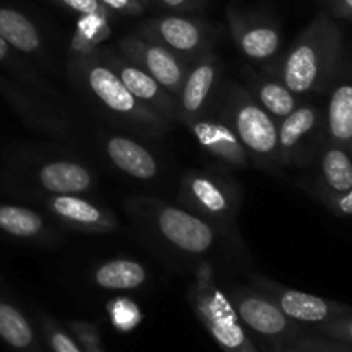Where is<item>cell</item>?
Here are the masks:
<instances>
[{
  "label": "cell",
  "instance_id": "1",
  "mask_svg": "<svg viewBox=\"0 0 352 352\" xmlns=\"http://www.w3.org/2000/svg\"><path fill=\"white\" fill-rule=\"evenodd\" d=\"M344 33L332 16L318 14L278 60L275 74L299 98L329 91L342 65Z\"/></svg>",
  "mask_w": 352,
  "mask_h": 352
},
{
  "label": "cell",
  "instance_id": "2",
  "mask_svg": "<svg viewBox=\"0 0 352 352\" xmlns=\"http://www.w3.org/2000/svg\"><path fill=\"white\" fill-rule=\"evenodd\" d=\"M69 76L72 85L113 122L143 136H162L170 129V122L144 107L126 88L98 50L71 54Z\"/></svg>",
  "mask_w": 352,
  "mask_h": 352
},
{
  "label": "cell",
  "instance_id": "3",
  "mask_svg": "<svg viewBox=\"0 0 352 352\" xmlns=\"http://www.w3.org/2000/svg\"><path fill=\"white\" fill-rule=\"evenodd\" d=\"M126 212L155 243L181 256H205L219 243L220 230L179 203L133 196L127 198Z\"/></svg>",
  "mask_w": 352,
  "mask_h": 352
},
{
  "label": "cell",
  "instance_id": "4",
  "mask_svg": "<svg viewBox=\"0 0 352 352\" xmlns=\"http://www.w3.org/2000/svg\"><path fill=\"white\" fill-rule=\"evenodd\" d=\"M212 110L236 133L254 167L268 174L282 170L277 120L258 105L248 88L237 81L222 82Z\"/></svg>",
  "mask_w": 352,
  "mask_h": 352
},
{
  "label": "cell",
  "instance_id": "5",
  "mask_svg": "<svg viewBox=\"0 0 352 352\" xmlns=\"http://www.w3.org/2000/svg\"><path fill=\"white\" fill-rule=\"evenodd\" d=\"M188 298L196 318L223 352H260L248 336L229 296L217 284L215 272L208 261H199L196 267Z\"/></svg>",
  "mask_w": 352,
  "mask_h": 352
},
{
  "label": "cell",
  "instance_id": "6",
  "mask_svg": "<svg viewBox=\"0 0 352 352\" xmlns=\"http://www.w3.org/2000/svg\"><path fill=\"white\" fill-rule=\"evenodd\" d=\"M179 205L205 219L222 232L232 229L243 206L241 189L220 170L191 168L182 174Z\"/></svg>",
  "mask_w": 352,
  "mask_h": 352
},
{
  "label": "cell",
  "instance_id": "7",
  "mask_svg": "<svg viewBox=\"0 0 352 352\" xmlns=\"http://www.w3.org/2000/svg\"><path fill=\"white\" fill-rule=\"evenodd\" d=\"M277 126L282 168L309 165L327 140L325 109L311 102L299 103Z\"/></svg>",
  "mask_w": 352,
  "mask_h": 352
},
{
  "label": "cell",
  "instance_id": "8",
  "mask_svg": "<svg viewBox=\"0 0 352 352\" xmlns=\"http://www.w3.org/2000/svg\"><path fill=\"white\" fill-rule=\"evenodd\" d=\"M138 33L181 55L188 64L213 50L215 30L206 21L188 14H165L143 21Z\"/></svg>",
  "mask_w": 352,
  "mask_h": 352
},
{
  "label": "cell",
  "instance_id": "9",
  "mask_svg": "<svg viewBox=\"0 0 352 352\" xmlns=\"http://www.w3.org/2000/svg\"><path fill=\"white\" fill-rule=\"evenodd\" d=\"M234 309L241 322L256 332L258 336L270 339L275 346L294 342L301 337V327L289 318L277 306V302L256 287H236L229 294Z\"/></svg>",
  "mask_w": 352,
  "mask_h": 352
},
{
  "label": "cell",
  "instance_id": "10",
  "mask_svg": "<svg viewBox=\"0 0 352 352\" xmlns=\"http://www.w3.org/2000/svg\"><path fill=\"white\" fill-rule=\"evenodd\" d=\"M19 174L24 188L38 196L86 195L96 186L95 172L81 160L69 157L28 162Z\"/></svg>",
  "mask_w": 352,
  "mask_h": 352
},
{
  "label": "cell",
  "instance_id": "11",
  "mask_svg": "<svg viewBox=\"0 0 352 352\" xmlns=\"http://www.w3.org/2000/svg\"><path fill=\"white\" fill-rule=\"evenodd\" d=\"M226 17L237 50L254 64H272L275 72L282 50L280 28L268 17L244 12L234 6L227 7Z\"/></svg>",
  "mask_w": 352,
  "mask_h": 352
},
{
  "label": "cell",
  "instance_id": "12",
  "mask_svg": "<svg viewBox=\"0 0 352 352\" xmlns=\"http://www.w3.org/2000/svg\"><path fill=\"white\" fill-rule=\"evenodd\" d=\"M250 282L253 287L260 289L265 294L270 296L278 308L285 313L296 323H306V325H322V323L332 322L340 316L351 315L352 308L342 302L332 301V299L320 298V296L308 294V292L298 291V289L285 287L280 282L260 274H251Z\"/></svg>",
  "mask_w": 352,
  "mask_h": 352
},
{
  "label": "cell",
  "instance_id": "13",
  "mask_svg": "<svg viewBox=\"0 0 352 352\" xmlns=\"http://www.w3.org/2000/svg\"><path fill=\"white\" fill-rule=\"evenodd\" d=\"M116 50L127 60L134 62L148 74L153 76L170 95L177 98L189 67L181 55L174 54L167 47L157 43L151 38L143 36L138 31L120 38L116 43Z\"/></svg>",
  "mask_w": 352,
  "mask_h": 352
},
{
  "label": "cell",
  "instance_id": "14",
  "mask_svg": "<svg viewBox=\"0 0 352 352\" xmlns=\"http://www.w3.org/2000/svg\"><path fill=\"white\" fill-rule=\"evenodd\" d=\"M223 62L215 50L191 62L177 95V122L188 126L191 120L210 112L220 91Z\"/></svg>",
  "mask_w": 352,
  "mask_h": 352
},
{
  "label": "cell",
  "instance_id": "15",
  "mask_svg": "<svg viewBox=\"0 0 352 352\" xmlns=\"http://www.w3.org/2000/svg\"><path fill=\"white\" fill-rule=\"evenodd\" d=\"M0 96L12 107L14 112L30 129L57 140L71 138V124L57 107L48 102L47 96L2 74H0Z\"/></svg>",
  "mask_w": 352,
  "mask_h": 352
},
{
  "label": "cell",
  "instance_id": "16",
  "mask_svg": "<svg viewBox=\"0 0 352 352\" xmlns=\"http://www.w3.org/2000/svg\"><path fill=\"white\" fill-rule=\"evenodd\" d=\"M36 199L52 220L69 230L113 234L119 229V219L112 210L82 198V195H45Z\"/></svg>",
  "mask_w": 352,
  "mask_h": 352
},
{
  "label": "cell",
  "instance_id": "17",
  "mask_svg": "<svg viewBox=\"0 0 352 352\" xmlns=\"http://www.w3.org/2000/svg\"><path fill=\"white\" fill-rule=\"evenodd\" d=\"M103 60L112 67V71L119 76L126 88L150 110L165 119L167 122H177V100L167 91L153 76L148 74L144 69L127 60L113 48H98Z\"/></svg>",
  "mask_w": 352,
  "mask_h": 352
},
{
  "label": "cell",
  "instance_id": "18",
  "mask_svg": "<svg viewBox=\"0 0 352 352\" xmlns=\"http://www.w3.org/2000/svg\"><path fill=\"white\" fill-rule=\"evenodd\" d=\"M196 143L226 170H243L251 165L243 143L213 110L188 124Z\"/></svg>",
  "mask_w": 352,
  "mask_h": 352
},
{
  "label": "cell",
  "instance_id": "19",
  "mask_svg": "<svg viewBox=\"0 0 352 352\" xmlns=\"http://www.w3.org/2000/svg\"><path fill=\"white\" fill-rule=\"evenodd\" d=\"M102 148L110 164L136 181H153L160 174V164L150 148L124 134L102 138Z\"/></svg>",
  "mask_w": 352,
  "mask_h": 352
},
{
  "label": "cell",
  "instance_id": "20",
  "mask_svg": "<svg viewBox=\"0 0 352 352\" xmlns=\"http://www.w3.org/2000/svg\"><path fill=\"white\" fill-rule=\"evenodd\" d=\"M0 236L38 246H55L60 241V234L40 212L10 203H0Z\"/></svg>",
  "mask_w": 352,
  "mask_h": 352
},
{
  "label": "cell",
  "instance_id": "21",
  "mask_svg": "<svg viewBox=\"0 0 352 352\" xmlns=\"http://www.w3.org/2000/svg\"><path fill=\"white\" fill-rule=\"evenodd\" d=\"M327 138L342 144L352 153V67L344 69L333 78L325 107Z\"/></svg>",
  "mask_w": 352,
  "mask_h": 352
},
{
  "label": "cell",
  "instance_id": "22",
  "mask_svg": "<svg viewBox=\"0 0 352 352\" xmlns=\"http://www.w3.org/2000/svg\"><path fill=\"white\" fill-rule=\"evenodd\" d=\"M318 162V182L315 195L320 199L342 195L352 188V153L329 138L315 158Z\"/></svg>",
  "mask_w": 352,
  "mask_h": 352
},
{
  "label": "cell",
  "instance_id": "23",
  "mask_svg": "<svg viewBox=\"0 0 352 352\" xmlns=\"http://www.w3.org/2000/svg\"><path fill=\"white\" fill-rule=\"evenodd\" d=\"M0 36L24 57L47 62L48 52L36 24L21 10L0 6Z\"/></svg>",
  "mask_w": 352,
  "mask_h": 352
},
{
  "label": "cell",
  "instance_id": "24",
  "mask_svg": "<svg viewBox=\"0 0 352 352\" xmlns=\"http://www.w3.org/2000/svg\"><path fill=\"white\" fill-rule=\"evenodd\" d=\"M248 91L277 122L287 117L301 103V98L294 95L275 72L260 74L248 71Z\"/></svg>",
  "mask_w": 352,
  "mask_h": 352
},
{
  "label": "cell",
  "instance_id": "25",
  "mask_svg": "<svg viewBox=\"0 0 352 352\" xmlns=\"http://www.w3.org/2000/svg\"><path fill=\"white\" fill-rule=\"evenodd\" d=\"M148 280V270L131 258H113L91 272V282L103 291H134Z\"/></svg>",
  "mask_w": 352,
  "mask_h": 352
},
{
  "label": "cell",
  "instance_id": "26",
  "mask_svg": "<svg viewBox=\"0 0 352 352\" xmlns=\"http://www.w3.org/2000/svg\"><path fill=\"white\" fill-rule=\"evenodd\" d=\"M0 339L16 352H45L30 320L6 299H0Z\"/></svg>",
  "mask_w": 352,
  "mask_h": 352
},
{
  "label": "cell",
  "instance_id": "27",
  "mask_svg": "<svg viewBox=\"0 0 352 352\" xmlns=\"http://www.w3.org/2000/svg\"><path fill=\"white\" fill-rule=\"evenodd\" d=\"M0 65L9 72L10 78L16 79L21 85L34 89V91L40 93V95L43 96L57 98V91H55L54 86L47 81V78H43V76L38 72V69L30 65V62L24 58V55L19 54L17 50H14L2 36H0Z\"/></svg>",
  "mask_w": 352,
  "mask_h": 352
},
{
  "label": "cell",
  "instance_id": "28",
  "mask_svg": "<svg viewBox=\"0 0 352 352\" xmlns=\"http://www.w3.org/2000/svg\"><path fill=\"white\" fill-rule=\"evenodd\" d=\"M110 14H81L71 41V54H89L110 36Z\"/></svg>",
  "mask_w": 352,
  "mask_h": 352
},
{
  "label": "cell",
  "instance_id": "29",
  "mask_svg": "<svg viewBox=\"0 0 352 352\" xmlns=\"http://www.w3.org/2000/svg\"><path fill=\"white\" fill-rule=\"evenodd\" d=\"M40 327L45 342L52 352H85L78 339L58 325L52 316L40 313Z\"/></svg>",
  "mask_w": 352,
  "mask_h": 352
},
{
  "label": "cell",
  "instance_id": "30",
  "mask_svg": "<svg viewBox=\"0 0 352 352\" xmlns=\"http://www.w3.org/2000/svg\"><path fill=\"white\" fill-rule=\"evenodd\" d=\"M107 313L110 316V322L119 332H131L140 325L141 309L133 299L129 298H116L107 305Z\"/></svg>",
  "mask_w": 352,
  "mask_h": 352
},
{
  "label": "cell",
  "instance_id": "31",
  "mask_svg": "<svg viewBox=\"0 0 352 352\" xmlns=\"http://www.w3.org/2000/svg\"><path fill=\"white\" fill-rule=\"evenodd\" d=\"M69 330L78 339L85 352H107L105 347H103L98 327L93 325V323L74 320V322L69 323Z\"/></svg>",
  "mask_w": 352,
  "mask_h": 352
},
{
  "label": "cell",
  "instance_id": "32",
  "mask_svg": "<svg viewBox=\"0 0 352 352\" xmlns=\"http://www.w3.org/2000/svg\"><path fill=\"white\" fill-rule=\"evenodd\" d=\"M316 330H318V333L336 340V342L352 346V313L351 315L340 316L337 320H332V322L316 325Z\"/></svg>",
  "mask_w": 352,
  "mask_h": 352
},
{
  "label": "cell",
  "instance_id": "33",
  "mask_svg": "<svg viewBox=\"0 0 352 352\" xmlns=\"http://www.w3.org/2000/svg\"><path fill=\"white\" fill-rule=\"evenodd\" d=\"M110 14H122V16H140L146 10L148 0H100Z\"/></svg>",
  "mask_w": 352,
  "mask_h": 352
},
{
  "label": "cell",
  "instance_id": "34",
  "mask_svg": "<svg viewBox=\"0 0 352 352\" xmlns=\"http://www.w3.org/2000/svg\"><path fill=\"white\" fill-rule=\"evenodd\" d=\"M57 6H60L62 9L71 10L76 14H110L105 7L100 3V0H52Z\"/></svg>",
  "mask_w": 352,
  "mask_h": 352
},
{
  "label": "cell",
  "instance_id": "35",
  "mask_svg": "<svg viewBox=\"0 0 352 352\" xmlns=\"http://www.w3.org/2000/svg\"><path fill=\"white\" fill-rule=\"evenodd\" d=\"M170 14H191L205 7V0H148Z\"/></svg>",
  "mask_w": 352,
  "mask_h": 352
},
{
  "label": "cell",
  "instance_id": "36",
  "mask_svg": "<svg viewBox=\"0 0 352 352\" xmlns=\"http://www.w3.org/2000/svg\"><path fill=\"white\" fill-rule=\"evenodd\" d=\"M327 205V208L332 210L336 215L342 217H352V188L349 191L342 192V195L330 196V198L322 199Z\"/></svg>",
  "mask_w": 352,
  "mask_h": 352
},
{
  "label": "cell",
  "instance_id": "37",
  "mask_svg": "<svg viewBox=\"0 0 352 352\" xmlns=\"http://www.w3.org/2000/svg\"><path fill=\"white\" fill-rule=\"evenodd\" d=\"M296 344H305V346H311V347H318V349L329 351V352H352V346H347V344H336L333 342H325V340H318V339H296ZM292 344V342H291Z\"/></svg>",
  "mask_w": 352,
  "mask_h": 352
},
{
  "label": "cell",
  "instance_id": "38",
  "mask_svg": "<svg viewBox=\"0 0 352 352\" xmlns=\"http://www.w3.org/2000/svg\"><path fill=\"white\" fill-rule=\"evenodd\" d=\"M329 16L337 19H352V0H327Z\"/></svg>",
  "mask_w": 352,
  "mask_h": 352
},
{
  "label": "cell",
  "instance_id": "39",
  "mask_svg": "<svg viewBox=\"0 0 352 352\" xmlns=\"http://www.w3.org/2000/svg\"><path fill=\"white\" fill-rule=\"evenodd\" d=\"M275 352H329L318 349V347L305 346V344H284V346H275Z\"/></svg>",
  "mask_w": 352,
  "mask_h": 352
}]
</instances>
